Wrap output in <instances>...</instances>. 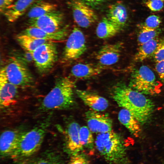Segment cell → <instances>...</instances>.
Wrapping results in <instances>:
<instances>
[{"label":"cell","instance_id":"1","mask_svg":"<svg viewBox=\"0 0 164 164\" xmlns=\"http://www.w3.org/2000/svg\"><path fill=\"white\" fill-rule=\"evenodd\" d=\"M112 97L117 104L129 111L141 125L150 120L154 110L153 102L145 94L123 83L113 87Z\"/></svg>","mask_w":164,"mask_h":164},{"label":"cell","instance_id":"2","mask_svg":"<svg viewBox=\"0 0 164 164\" xmlns=\"http://www.w3.org/2000/svg\"><path fill=\"white\" fill-rule=\"evenodd\" d=\"M95 146L109 164H126L128 158L126 148L121 137L112 130L98 134Z\"/></svg>","mask_w":164,"mask_h":164},{"label":"cell","instance_id":"3","mask_svg":"<svg viewBox=\"0 0 164 164\" xmlns=\"http://www.w3.org/2000/svg\"><path fill=\"white\" fill-rule=\"evenodd\" d=\"M74 82L64 77L58 79L53 88L43 98L40 107L43 111L68 109L74 103Z\"/></svg>","mask_w":164,"mask_h":164},{"label":"cell","instance_id":"4","mask_svg":"<svg viewBox=\"0 0 164 164\" xmlns=\"http://www.w3.org/2000/svg\"><path fill=\"white\" fill-rule=\"evenodd\" d=\"M129 86L145 95H153L159 91V84L153 71L142 65L132 72Z\"/></svg>","mask_w":164,"mask_h":164},{"label":"cell","instance_id":"5","mask_svg":"<svg viewBox=\"0 0 164 164\" xmlns=\"http://www.w3.org/2000/svg\"><path fill=\"white\" fill-rule=\"evenodd\" d=\"M44 126H38L23 132L13 156L28 157L37 152L40 148L46 135V129Z\"/></svg>","mask_w":164,"mask_h":164},{"label":"cell","instance_id":"6","mask_svg":"<svg viewBox=\"0 0 164 164\" xmlns=\"http://www.w3.org/2000/svg\"><path fill=\"white\" fill-rule=\"evenodd\" d=\"M32 54L35 65L41 73H46L51 69L57 58L56 46L52 41L39 46Z\"/></svg>","mask_w":164,"mask_h":164},{"label":"cell","instance_id":"7","mask_svg":"<svg viewBox=\"0 0 164 164\" xmlns=\"http://www.w3.org/2000/svg\"><path fill=\"white\" fill-rule=\"evenodd\" d=\"M4 68L8 80L18 87L29 86L34 82L33 76L28 69L15 58H12Z\"/></svg>","mask_w":164,"mask_h":164},{"label":"cell","instance_id":"8","mask_svg":"<svg viewBox=\"0 0 164 164\" xmlns=\"http://www.w3.org/2000/svg\"><path fill=\"white\" fill-rule=\"evenodd\" d=\"M87 46L85 36L78 28L74 27L67 40L63 53L67 61L76 60L86 51Z\"/></svg>","mask_w":164,"mask_h":164},{"label":"cell","instance_id":"9","mask_svg":"<svg viewBox=\"0 0 164 164\" xmlns=\"http://www.w3.org/2000/svg\"><path fill=\"white\" fill-rule=\"evenodd\" d=\"M63 19V14L56 10L37 18L29 19L28 24L29 27L37 28L49 32H54L61 29Z\"/></svg>","mask_w":164,"mask_h":164},{"label":"cell","instance_id":"10","mask_svg":"<svg viewBox=\"0 0 164 164\" xmlns=\"http://www.w3.org/2000/svg\"><path fill=\"white\" fill-rule=\"evenodd\" d=\"M71 5L74 20L79 26L87 28L97 20L94 11L81 0H72Z\"/></svg>","mask_w":164,"mask_h":164},{"label":"cell","instance_id":"11","mask_svg":"<svg viewBox=\"0 0 164 164\" xmlns=\"http://www.w3.org/2000/svg\"><path fill=\"white\" fill-rule=\"evenodd\" d=\"M85 116L87 127L92 132L99 134L112 130V121L107 114L92 109L87 111Z\"/></svg>","mask_w":164,"mask_h":164},{"label":"cell","instance_id":"12","mask_svg":"<svg viewBox=\"0 0 164 164\" xmlns=\"http://www.w3.org/2000/svg\"><path fill=\"white\" fill-rule=\"evenodd\" d=\"M122 42L105 44L97 52L96 59L98 64L102 66H109L119 60L123 47Z\"/></svg>","mask_w":164,"mask_h":164},{"label":"cell","instance_id":"13","mask_svg":"<svg viewBox=\"0 0 164 164\" xmlns=\"http://www.w3.org/2000/svg\"><path fill=\"white\" fill-rule=\"evenodd\" d=\"M18 87L10 82L6 76L4 67L0 72V105L1 108L10 106L14 101Z\"/></svg>","mask_w":164,"mask_h":164},{"label":"cell","instance_id":"14","mask_svg":"<svg viewBox=\"0 0 164 164\" xmlns=\"http://www.w3.org/2000/svg\"><path fill=\"white\" fill-rule=\"evenodd\" d=\"M80 127L75 121L67 125L65 131V144L67 151L71 155L80 152L83 149L80 140Z\"/></svg>","mask_w":164,"mask_h":164},{"label":"cell","instance_id":"15","mask_svg":"<svg viewBox=\"0 0 164 164\" xmlns=\"http://www.w3.org/2000/svg\"><path fill=\"white\" fill-rule=\"evenodd\" d=\"M23 132L17 130H8L1 134L0 139L1 154L4 156L13 155Z\"/></svg>","mask_w":164,"mask_h":164},{"label":"cell","instance_id":"16","mask_svg":"<svg viewBox=\"0 0 164 164\" xmlns=\"http://www.w3.org/2000/svg\"><path fill=\"white\" fill-rule=\"evenodd\" d=\"M76 92L84 104L92 110L99 112L103 111L108 106L107 100L95 93L80 90H77Z\"/></svg>","mask_w":164,"mask_h":164},{"label":"cell","instance_id":"17","mask_svg":"<svg viewBox=\"0 0 164 164\" xmlns=\"http://www.w3.org/2000/svg\"><path fill=\"white\" fill-rule=\"evenodd\" d=\"M104 68V66L99 64L78 63L72 67L71 72L72 75L76 78L86 79L99 75Z\"/></svg>","mask_w":164,"mask_h":164},{"label":"cell","instance_id":"18","mask_svg":"<svg viewBox=\"0 0 164 164\" xmlns=\"http://www.w3.org/2000/svg\"><path fill=\"white\" fill-rule=\"evenodd\" d=\"M35 0H17L9 6L3 13L7 20L14 22L22 15Z\"/></svg>","mask_w":164,"mask_h":164},{"label":"cell","instance_id":"19","mask_svg":"<svg viewBox=\"0 0 164 164\" xmlns=\"http://www.w3.org/2000/svg\"><path fill=\"white\" fill-rule=\"evenodd\" d=\"M107 17L122 29L128 20V13L126 7L119 2L110 5L108 7Z\"/></svg>","mask_w":164,"mask_h":164},{"label":"cell","instance_id":"20","mask_svg":"<svg viewBox=\"0 0 164 164\" xmlns=\"http://www.w3.org/2000/svg\"><path fill=\"white\" fill-rule=\"evenodd\" d=\"M22 34L52 41L64 39L67 36V32L66 29H63L55 32H49L37 28L29 27L25 29Z\"/></svg>","mask_w":164,"mask_h":164},{"label":"cell","instance_id":"21","mask_svg":"<svg viewBox=\"0 0 164 164\" xmlns=\"http://www.w3.org/2000/svg\"><path fill=\"white\" fill-rule=\"evenodd\" d=\"M118 119L134 136H139L141 132V124L128 110L122 108L118 114Z\"/></svg>","mask_w":164,"mask_h":164},{"label":"cell","instance_id":"22","mask_svg":"<svg viewBox=\"0 0 164 164\" xmlns=\"http://www.w3.org/2000/svg\"><path fill=\"white\" fill-rule=\"evenodd\" d=\"M122 29L107 17H104L98 23L96 28V33L99 38L107 39L115 36Z\"/></svg>","mask_w":164,"mask_h":164},{"label":"cell","instance_id":"23","mask_svg":"<svg viewBox=\"0 0 164 164\" xmlns=\"http://www.w3.org/2000/svg\"><path fill=\"white\" fill-rule=\"evenodd\" d=\"M55 4L42 1L36 2L32 5L28 13L29 19L39 17L50 12L56 10Z\"/></svg>","mask_w":164,"mask_h":164},{"label":"cell","instance_id":"24","mask_svg":"<svg viewBox=\"0 0 164 164\" xmlns=\"http://www.w3.org/2000/svg\"><path fill=\"white\" fill-rule=\"evenodd\" d=\"M159 41V40L156 38L139 46L134 56V61L136 62H142L153 56Z\"/></svg>","mask_w":164,"mask_h":164},{"label":"cell","instance_id":"25","mask_svg":"<svg viewBox=\"0 0 164 164\" xmlns=\"http://www.w3.org/2000/svg\"><path fill=\"white\" fill-rule=\"evenodd\" d=\"M17 39L23 49L31 53L39 46L50 41L22 33L17 36Z\"/></svg>","mask_w":164,"mask_h":164},{"label":"cell","instance_id":"26","mask_svg":"<svg viewBox=\"0 0 164 164\" xmlns=\"http://www.w3.org/2000/svg\"><path fill=\"white\" fill-rule=\"evenodd\" d=\"M91 132L88 127L83 126L80 127L79 131V138L83 149L92 150L94 148L95 141Z\"/></svg>","mask_w":164,"mask_h":164},{"label":"cell","instance_id":"27","mask_svg":"<svg viewBox=\"0 0 164 164\" xmlns=\"http://www.w3.org/2000/svg\"><path fill=\"white\" fill-rule=\"evenodd\" d=\"M160 32L158 28L151 29L142 26L137 37L139 46L157 38Z\"/></svg>","mask_w":164,"mask_h":164},{"label":"cell","instance_id":"28","mask_svg":"<svg viewBox=\"0 0 164 164\" xmlns=\"http://www.w3.org/2000/svg\"><path fill=\"white\" fill-rule=\"evenodd\" d=\"M161 23V19L158 16L152 15L145 19L143 26L151 29H158Z\"/></svg>","mask_w":164,"mask_h":164},{"label":"cell","instance_id":"29","mask_svg":"<svg viewBox=\"0 0 164 164\" xmlns=\"http://www.w3.org/2000/svg\"><path fill=\"white\" fill-rule=\"evenodd\" d=\"M69 164H90V161L84 154L80 152L71 155Z\"/></svg>","mask_w":164,"mask_h":164},{"label":"cell","instance_id":"30","mask_svg":"<svg viewBox=\"0 0 164 164\" xmlns=\"http://www.w3.org/2000/svg\"><path fill=\"white\" fill-rule=\"evenodd\" d=\"M153 56L155 62L164 60V39L159 40Z\"/></svg>","mask_w":164,"mask_h":164},{"label":"cell","instance_id":"31","mask_svg":"<svg viewBox=\"0 0 164 164\" xmlns=\"http://www.w3.org/2000/svg\"><path fill=\"white\" fill-rule=\"evenodd\" d=\"M145 5L150 10L153 12L161 10L164 6V2L162 0H146Z\"/></svg>","mask_w":164,"mask_h":164},{"label":"cell","instance_id":"32","mask_svg":"<svg viewBox=\"0 0 164 164\" xmlns=\"http://www.w3.org/2000/svg\"><path fill=\"white\" fill-rule=\"evenodd\" d=\"M155 69L160 80L164 82V60L156 62Z\"/></svg>","mask_w":164,"mask_h":164},{"label":"cell","instance_id":"33","mask_svg":"<svg viewBox=\"0 0 164 164\" xmlns=\"http://www.w3.org/2000/svg\"><path fill=\"white\" fill-rule=\"evenodd\" d=\"M14 0H0V12L3 13L5 9L11 5Z\"/></svg>","mask_w":164,"mask_h":164},{"label":"cell","instance_id":"34","mask_svg":"<svg viewBox=\"0 0 164 164\" xmlns=\"http://www.w3.org/2000/svg\"><path fill=\"white\" fill-rule=\"evenodd\" d=\"M87 5L92 6L99 5L103 2L104 0H81Z\"/></svg>","mask_w":164,"mask_h":164},{"label":"cell","instance_id":"35","mask_svg":"<svg viewBox=\"0 0 164 164\" xmlns=\"http://www.w3.org/2000/svg\"><path fill=\"white\" fill-rule=\"evenodd\" d=\"M36 164H56L49 159H44L39 161Z\"/></svg>","mask_w":164,"mask_h":164},{"label":"cell","instance_id":"36","mask_svg":"<svg viewBox=\"0 0 164 164\" xmlns=\"http://www.w3.org/2000/svg\"><path fill=\"white\" fill-rule=\"evenodd\" d=\"M163 2H164V0H162Z\"/></svg>","mask_w":164,"mask_h":164}]
</instances>
